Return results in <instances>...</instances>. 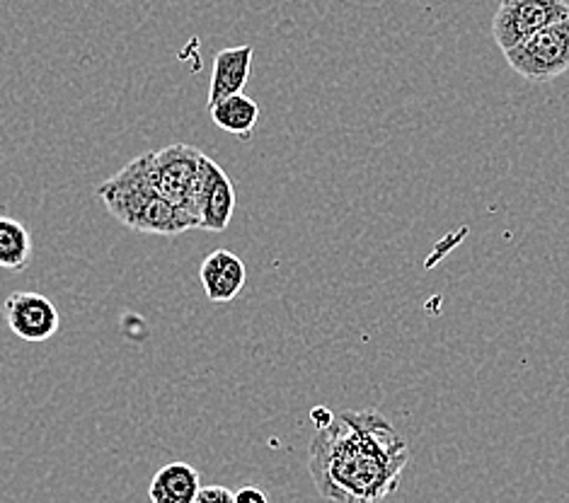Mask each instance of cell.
Returning <instances> with one entry per match:
<instances>
[{"label": "cell", "mask_w": 569, "mask_h": 503, "mask_svg": "<svg viewBox=\"0 0 569 503\" xmlns=\"http://www.w3.org/2000/svg\"><path fill=\"white\" fill-rule=\"evenodd\" d=\"M410 447L376 410L335 414L310 441L308 470L332 503H381L398 492Z\"/></svg>", "instance_id": "cell-1"}, {"label": "cell", "mask_w": 569, "mask_h": 503, "mask_svg": "<svg viewBox=\"0 0 569 503\" xmlns=\"http://www.w3.org/2000/svg\"><path fill=\"white\" fill-rule=\"evenodd\" d=\"M98 197L107 211L133 233L174 238L187 233V230H194L192 221L162 199L148 182L139 155L102 182L98 187Z\"/></svg>", "instance_id": "cell-2"}, {"label": "cell", "mask_w": 569, "mask_h": 503, "mask_svg": "<svg viewBox=\"0 0 569 503\" xmlns=\"http://www.w3.org/2000/svg\"><path fill=\"white\" fill-rule=\"evenodd\" d=\"M139 158L156 192L182 211L194 230H199V203L204 194L211 158L187 143H172L160 151L141 153Z\"/></svg>", "instance_id": "cell-3"}, {"label": "cell", "mask_w": 569, "mask_h": 503, "mask_svg": "<svg viewBox=\"0 0 569 503\" xmlns=\"http://www.w3.org/2000/svg\"><path fill=\"white\" fill-rule=\"evenodd\" d=\"M507 63L531 83H550L569 71V18L552 22L505 51Z\"/></svg>", "instance_id": "cell-4"}, {"label": "cell", "mask_w": 569, "mask_h": 503, "mask_svg": "<svg viewBox=\"0 0 569 503\" xmlns=\"http://www.w3.org/2000/svg\"><path fill=\"white\" fill-rule=\"evenodd\" d=\"M565 18H569L567 0H499L492 18V39L501 51H509Z\"/></svg>", "instance_id": "cell-5"}, {"label": "cell", "mask_w": 569, "mask_h": 503, "mask_svg": "<svg viewBox=\"0 0 569 503\" xmlns=\"http://www.w3.org/2000/svg\"><path fill=\"white\" fill-rule=\"evenodd\" d=\"M3 318L10 332L22 342H47L61 328L59 308L37 291H16L6 298Z\"/></svg>", "instance_id": "cell-6"}, {"label": "cell", "mask_w": 569, "mask_h": 503, "mask_svg": "<svg viewBox=\"0 0 569 503\" xmlns=\"http://www.w3.org/2000/svg\"><path fill=\"white\" fill-rule=\"evenodd\" d=\"M199 279L211 303H230L248 283L246 262L230 250H213L199 266Z\"/></svg>", "instance_id": "cell-7"}, {"label": "cell", "mask_w": 569, "mask_h": 503, "mask_svg": "<svg viewBox=\"0 0 569 503\" xmlns=\"http://www.w3.org/2000/svg\"><path fill=\"white\" fill-rule=\"evenodd\" d=\"M236 211V187L219 162L211 160L204 194L199 203V230L223 233L233 221Z\"/></svg>", "instance_id": "cell-8"}, {"label": "cell", "mask_w": 569, "mask_h": 503, "mask_svg": "<svg viewBox=\"0 0 569 503\" xmlns=\"http://www.w3.org/2000/svg\"><path fill=\"white\" fill-rule=\"evenodd\" d=\"M252 57L254 49L250 44L228 47L216 53L207 107H213L216 102L230 98V94H240L246 90L252 71Z\"/></svg>", "instance_id": "cell-9"}, {"label": "cell", "mask_w": 569, "mask_h": 503, "mask_svg": "<svg viewBox=\"0 0 569 503\" xmlns=\"http://www.w3.org/2000/svg\"><path fill=\"white\" fill-rule=\"evenodd\" d=\"M201 489L199 470L189 462H168L148 484V499L151 503H194Z\"/></svg>", "instance_id": "cell-10"}, {"label": "cell", "mask_w": 569, "mask_h": 503, "mask_svg": "<svg viewBox=\"0 0 569 503\" xmlns=\"http://www.w3.org/2000/svg\"><path fill=\"white\" fill-rule=\"evenodd\" d=\"M34 240L24 223L0 209V269L22 274L32 264Z\"/></svg>", "instance_id": "cell-11"}, {"label": "cell", "mask_w": 569, "mask_h": 503, "mask_svg": "<svg viewBox=\"0 0 569 503\" xmlns=\"http://www.w3.org/2000/svg\"><path fill=\"white\" fill-rule=\"evenodd\" d=\"M207 110L216 127L230 135H238V139H250L257 121H260V104L248 98L246 92L230 94V98L207 107Z\"/></svg>", "instance_id": "cell-12"}, {"label": "cell", "mask_w": 569, "mask_h": 503, "mask_svg": "<svg viewBox=\"0 0 569 503\" xmlns=\"http://www.w3.org/2000/svg\"><path fill=\"white\" fill-rule=\"evenodd\" d=\"M194 503H236V494L228 486L209 484L199 489Z\"/></svg>", "instance_id": "cell-13"}, {"label": "cell", "mask_w": 569, "mask_h": 503, "mask_svg": "<svg viewBox=\"0 0 569 503\" xmlns=\"http://www.w3.org/2000/svg\"><path fill=\"white\" fill-rule=\"evenodd\" d=\"M236 503H269L267 494L257 486H242L240 492H236Z\"/></svg>", "instance_id": "cell-14"}, {"label": "cell", "mask_w": 569, "mask_h": 503, "mask_svg": "<svg viewBox=\"0 0 569 503\" xmlns=\"http://www.w3.org/2000/svg\"><path fill=\"white\" fill-rule=\"evenodd\" d=\"M310 416H313V421H316V424H318V429L328 426L330 421L335 419V414L328 410V406H318V410H313V414H310Z\"/></svg>", "instance_id": "cell-15"}]
</instances>
